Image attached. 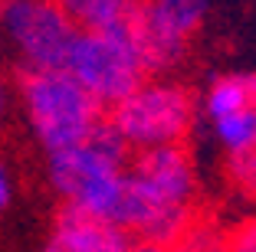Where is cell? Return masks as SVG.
<instances>
[{"label": "cell", "mask_w": 256, "mask_h": 252, "mask_svg": "<svg viewBox=\"0 0 256 252\" xmlns=\"http://www.w3.org/2000/svg\"><path fill=\"white\" fill-rule=\"evenodd\" d=\"M194 190L188 154L178 144L142 148L125 174V193L115 223L154 243H174L188 230V200Z\"/></svg>", "instance_id": "cell-1"}, {"label": "cell", "mask_w": 256, "mask_h": 252, "mask_svg": "<svg viewBox=\"0 0 256 252\" xmlns=\"http://www.w3.org/2000/svg\"><path fill=\"white\" fill-rule=\"evenodd\" d=\"M125 138L108 118H102L86 141L50 154V180L69 207L115 223L125 193Z\"/></svg>", "instance_id": "cell-2"}, {"label": "cell", "mask_w": 256, "mask_h": 252, "mask_svg": "<svg viewBox=\"0 0 256 252\" xmlns=\"http://www.w3.org/2000/svg\"><path fill=\"white\" fill-rule=\"evenodd\" d=\"M20 92L33 131L50 154L86 141L102 121V105L66 69H26Z\"/></svg>", "instance_id": "cell-3"}, {"label": "cell", "mask_w": 256, "mask_h": 252, "mask_svg": "<svg viewBox=\"0 0 256 252\" xmlns=\"http://www.w3.org/2000/svg\"><path fill=\"white\" fill-rule=\"evenodd\" d=\"M66 69L98 105H115L148 75L138 52L132 20L106 30H79L66 56Z\"/></svg>", "instance_id": "cell-4"}, {"label": "cell", "mask_w": 256, "mask_h": 252, "mask_svg": "<svg viewBox=\"0 0 256 252\" xmlns=\"http://www.w3.org/2000/svg\"><path fill=\"white\" fill-rule=\"evenodd\" d=\"M190 95L174 82H142L122 102L112 105L108 121L128 148L178 144L190 125Z\"/></svg>", "instance_id": "cell-5"}, {"label": "cell", "mask_w": 256, "mask_h": 252, "mask_svg": "<svg viewBox=\"0 0 256 252\" xmlns=\"http://www.w3.org/2000/svg\"><path fill=\"white\" fill-rule=\"evenodd\" d=\"M0 33L26 69H62L79 26L56 0H0Z\"/></svg>", "instance_id": "cell-6"}, {"label": "cell", "mask_w": 256, "mask_h": 252, "mask_svg": "<svg viewBox=\"0 0 256 252\" xmlns=\"http://www.w3.org/2000/svg\"><path fill=\"white\" fill-rule=\"evenodd\" d=\"M210 0H148L138 3L132 16V33H135L138 52L148 72L171 69L181 59L188 36L200 26Z\"/></svg>", "instance_id": "cell-7"}, {"label": "cell", "mask_w": 256, "mask_h": 252, "mask_svg": "<svg viewBox=\"0 0 256 252\" xmlns=\"http://www.w3.org/2000/svg\"><path fill=\"white\" fill-rule=\"evenodd\" d=\"M53 246L62 252H128L132 236L118 223L66 203L53 226Z\"/></svg>", "instance_id": "cell-8"}, {"label": "cell", "mask_w": 256, "mask_h": 252, "mask_svg": "<svg viewBox=\"0 0 256 252\" xmlns=\"http://www.w3.org/2000/svg\"><path fill=\"white\" fill-rule=\"evenodd\" d=\"M79 30H106L122 26L135 16L142 0H56Z\"/></svg>", "instance_id": "cell-9"}, {"label": "cell", "mask_w": 256, "mask_h": 252, "mask_svg": "<svg viewBox=\"0 0 256 252\" xmlns=\"http://www.w3.org/2000/svg\"><path fill=\"white\" fill-rule=\"evenodd\" d=\"M253 105H256V75H224L210 85L204 108L214 121L224 115H234V111L253 108Z\"/></svg>", "instance_id": "cell-10"}, {"label": "cell", "mask_w": 256, "mask_h": 252, "mask_svg": "<svg viewBox=\"0 0 256 252\" xmlns=\"http://www.w3.org/2000/svg\"><path fill=\"white\" fill-rule=\"evenodd\" d=\"M214 131L230 154L256 148V105L234 111V115H224V118H214Z\"/></svg>", "instance_id": "cell-11"}, {"label": "cell", "mask_w": 256, "mask_h": 252, "mask_svg": "<svg viewBox=\"0 0 256 252\" xmlns=\"http://www.w3.org/2000/svg\"><path fill=\"white\" fill-rule=\"evenodd\" d=\"M230 177L240 187L243 193H253L256 197V148L250 151H236L230 157Z\"/></svg>", "instance_id": "cell-12"}, {"label": "cell", "mask_w": 256, "mask_h": 252, "mask_svg": "<svg viewBox=\"0 0 256 252\" xmlns=\"http://www.w3.org/2000/svg\"><path fill=\"white\" fill-rule=\"evenodd\" d=\"M226 252H256V223L243 226V230L234 236V243L226 246Z\"/></svg>", "instance_id": "cell-13"}, {"label": "cell", "mask_w": 256, "mask_h": 252, "mask_svg": "<svg viewBox=\"0 0 256 252\" xmlns=\"http://www.w3.org/2000/svg\"><path fill=\"white\" fill-rule=\"evenodd\" d=\"M10 200H14V177H10V171H7V164L0 161V210L7 207Z\"/></svg>", "instance_id": "cell-14"}, {"label": "cell", "mask_w": 256, "mask_h": 252, "mask_svg": "<svg viewBox=\"0 0 256 252\" xmlns=\"http://www.w3.org/2000/svg\"><path fill=\"white\" fill-rule=\"evenodd\" d=\"M128 252H174L171 243H154V239H142V243H132Z\"/></svg>", "instance_id": "cell-15"}, {"label": "cell", "mask_w": 256, "mask_h": 252, "mask_svg": "<svg viewBox=\"0 0 256 252\" xmlns=\"http://www.w3.org/2000/svg\"><path fill=\"white\" fill-rule=\"evenodd\" d=\"M4 105H7V98H4V85H0V115H4Z\"/></svg>", "instance_id": "cell-16"}, {"label": "cell", "mask_w": 256, "mask_h": 252, "mask_svg": "<svg viewBox=\"0 0 256 252\" xmlns=\"http://www.w3.org/2000/svg\"><path fill=\"white\" fill-rule=\"evenodd\" d=\"M46 252H62V249H60V246H50V249H46Z\"/></svg>", "instance_id": "cell-17"}]
</instances>
